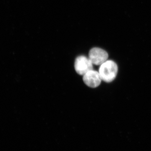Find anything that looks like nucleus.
Here are the masks:
<instances>
[{
  "label": "nucleus",
  "mask_w": 151,
  "mask_h": 151,
  "mask_svg": "<svg viewBox=\"0 0 151 151\" xmlns=\"http://www.w3.org/2000/svg\"><path fill=\"white\" fill-rule=\"evenodd\" d=\"M118 70V66L116 63L113 60H107L100 65L98 72L102 80L109 83L115 79Z\"/></svg>",
  "instance_id": "obj_1"
},
{
  "label": "nucleus",
  "mask_w": 151,
  "mask_h": 151,
  "mask_svg": "<svg viewBox=\"0 0 151 151\" xmlns=\"http://www.w3.org/2000/svg\"><path fill=\"white\" fill-rule=\"evenodd\" d=\"M74 68L77 73L83 76L93 69V63L89 58L84 55H80L75 60Z\"/></svg>",
  "instance_id": "obj_2"
},
{
  "label": "nucleus",
  "mask_w": 151,
  "mask_h": 151,
  "mask_svg": "<svg viewBox=\"0 0 151 151\" xmlns=\"http://www.w3.org/2000/svg\"><path fill=\"white\" fill-rule=\"evenodd\" d=\"M108 55L107 52L98 47L92 48L89 52V59L95 65H101L107 60Z\"/></svg>",
  "instance_id": "obj_3"
},
{
  "label": "nucleus",
  "mask_w": 151,
  "mask_h": 151,
  "mask_svg": "<svg viewBox=\"0 0 151 151\" xmlns=\"http://www.w3.org/2000/svg\"><path fill=\"white\" fill-rule=\"evenodd\" d=\"M83 80L87 86L91 88L97 87L100 85L102 81L99 72L93 69L83 75Z\"/></svg>",
  "instance_id": "obj_4"
}]
</instances>
